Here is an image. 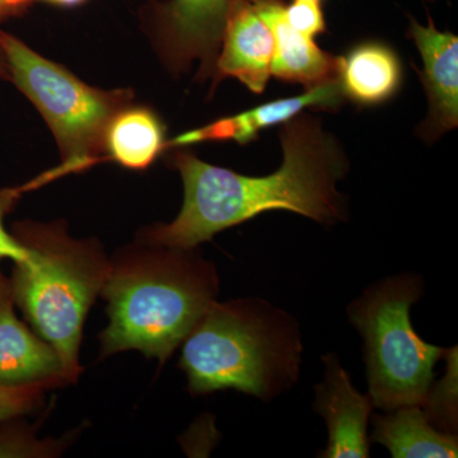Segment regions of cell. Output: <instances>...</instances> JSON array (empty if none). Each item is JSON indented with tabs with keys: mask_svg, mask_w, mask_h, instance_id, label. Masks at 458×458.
Masks as SVG:
<instances>
[{
	"mask_svg": "<svg viewBox=\"0 0 458 458\" xmlns=\"http://www.w3.org/2000/svg\"><path fill=\"white\" fill-rule=\"evenodd\" d=\"M282 165L267 176H245L177 150L171 165L183 183V204L170 223L144 229L138 242L197 249L219 232L262 213L285 210L322 225L348 216L337 182L348 174L349 159L321 120L302 113L282 123Z\"/></svg>",
	"mask_w": 458,
	"mask_h": 458,
	"instance_id": "1",
	"label": "cell"
},
{
	"mask_svg": "<svg viewBox=\"0 0 458 458\" xmlns=\"http://www.w3.org/2000/svg\"><path fill=\"white\" fill-rule=\"evenodd\" d=\"M218 293V270L197 249L126 247L110 259L101 292V358L137 351L165 364Z\"/></svg>",
	"mask_w": 458,
	"mask_h": 458,
	"instance_id": "2",
	"label": "cell"
},
{
	"mask_svg": "<svg viewBox=\"0 0 458 458\" xmlns=\"http://www.w3.org/2000/svg\"><path fill=\"white\" fill-rule=\"evenodd\" d=\"M181 346L195 396L236 390L267 403L297 382L302 364L297 319L260 298L214 301Z\"/></svg>",
	"mask_w": 458,
	"mask_h": 458,
	"instance_id": "3",
	"label": "cell"
},
{
	"mask_svg": "<svg viewBox=\"0 0 458 458\" xmlns=\"http://www.w3.org/2000/svg\"><path fill=\"white\" fill-rule=\"evenodd\" d=\"M14 232L32 258L16 264L13 302L35 333L55 349L65 384H74L83 370L84 322L104 289L110 259L98 241L69 236L63 223H20Z\"/></svg>",
	"mask_w": 458,
	"mask_h": 458,
	"instance_id": "4",
	"label": "cell"
},
{
	"mask_svg": "<svg viewBox=\"0 0 458 458\" xmlns=\"http://www.w3.org/2000/svg\"><path fill=\"white\" fill-rule=\"evenodd\" d=\"M424 294V280L403 273L379 280L348 307L349 321L363 339L369 394L375 408L393 411L421 406L434 382V367L448 349L415 333L410 310Z\"/></svg>",
	"mask_w": 458,
	"mask_h": 458,
	"instance_id": "5",
	"label": "cell"
},
{
	"mask_svg": "<svg viewBox=\"0 0 458 458\" xmlns=\"http://www.w3.org/2000/svg\"><path fill=\"white\" fill-rule=\"evenodd\" d=\"M0 49L12 82L40 111L53 131L65 174L104 161L108 125L114 114L131 104L132 93L90 87L11 33L0 31Z\"/></svg>",
	"mask_w": 458,
	"mask_h": 458,
	"instance_id": "6",
	"label": "cell"
},
{
	"mask_svg": "<svg viewBox=\"0 0 458 458\" xmlns=\"http://www.w3.org/2000/svg\"><path fill=\"white\" fill-rule=\"evenodd\" d=\"M241 2L255 0H167L158 8L156 47L172 73H185L198 62L199 77H213L225 23Z\"/></svg>",
	"mask_w": 458,
	"mask_h": 458,
	"instance_id": "7",
	"label": "cell"
},
{
	"mask_svg": "<svg viewBox=\"0 0 458 458\" xmlns=\"http://www.w3.org/2000/svg\"><path fill=\"white\" fill-rule=\"evenodd\" d=\"M322 361L324 381L315 386L313 410L327 423L328 441L318 457H369V423L375 408L372 400L352 386L336 354L328 352Z\"/></svg>",
	"mask_w": 458,
	"mask_h": 458,
	"instance_id": "8",
	"label": "cell"
},
{
	"mask_svg": "<svg viewBox=\"0 0 458 458\" xmlns=\"http://www.w3.org/2000/svg\"><path fill=\"white\" fill-rule=\"evenodd\" d=\"M408 38L420 53L423 71L418 72L429 104L420 135L434 141L458 125V38L439 31L432 17L427 26L410 17Z\"/></svg>",
	"mask_w": 458,
	"mask_h": 458,
	"instance_id": "9",
	"label": "cell"
},
{
	"mask_svg": "<svg viewBox=\"0 0 458 458\" xmlns=\"http://www.w3.org/2000/svg\"><path fill=\"white\" fill-rule=\"evenodd\" d=\"M345 102L336 78L307 89L295 98L274 99L260 106L243 111L233 116L223 117L212 123L183 132L167 146L188 147L213 140H234L249 144L271 126L282 125L306 110L337 111Z\"/></svg>",
	"mask_w": 458,
	"mask_h": 458,
	"instance_id": "10",
	"label": "cell"
},
{
	"mask_svg": "<svg viewBox=\"0 0 458 458\" xmlns=\"http://www.w3.org/2000/svg\"><path fill=\"white\" fill-rule=\"evenodd\" d=\"M274 38L254 2H241L225 23L216 65L214 86L223 78H236L247 89L260 95L271 77Z\"/></svg>",
	"mask_w": 458,
	"mask_h": 458,
	"instance_id": "11",
	"label": "cell"
},
{
	"mask_svg": "<svg viewBox=\"0 0 458 458\" xmlns=\"http://www.w3.org/2000/svg\"><path fill=\"white\" fill-rule=\"evenodd\" d=\"M254 7L273 33L271 77L303 84L306 89L336 78L337 56L318 47L315 38L289 26L283 0H255Z\"/></svg>",
	"mask_w": 458,
	"mask_h": 458,
	"instance_id": "12",
	"label": "cell"
},
{
	"mask_svg": "<svg viewBox=\"0 0 458 458\" xmlns=\"http://www.w3.org/2000/svg\"><path fill=\"white\" fill-rule=\"evenodd\" d=\"M13 303L0 309V386L64 385L55 349L18 319Z\"/></svg>",
	"mask_w": 458,
	"mask_h": 458,
	"instance_id": "13",
	"label": "cell"
},
{
	"mask_svg": "<svg viewBox=\"0 0 458 458\" xmlns=\"http://www.w3.org/2000/svg\"><path fill=\"white\" fill-rule=\"evenodd\" d=\"M336 80L345 99L358 106H378L399 92L403 65L390 45L360 42L337 56Z\"/></svg>",
	"mask_w": 458,
	"mask_h": 458,
	"instance_id": "14",
	"label": "cell"
},
{
	"mask_svg": "<svg viewBox=\"0 0 458 458\" xmlns=\"http://www.w3.org/2000/svg\"><path fill=\"white\" fill-rule=\"evenodd\" d=\"M373 415V432L369 442L378 443L394 458L457 457L456 434L437 429L421 406H403Z\"/></svg>",
	"mask_w": 458,
	"mask_h": 458,
	"instance_id": "15",
	"label": "cell"
},
{
	"mask_svg": "<svg viewBox=\"0 0 458 458\" xmlns=\"http://www.w3.org/2000/svg\"><path fill=\"white\" fill-rule=\"evenodd\" d=\"M167 146L164 123L147 107H123L114 114L105 137L106 158L129 170H146Z\"/></svg>",
	"mask_w": 458,
	"mask_h": 458,
	"instance_id": "16",
	"label": "cell"
},
{
	"mask_svg": "<svg viewBox=\"0 0 458 458\" xmlns=\"http://www.w3.org/2000/svg\"><path fill=\"white\" fill-rule=\"evenodd\" d=\"M447 375L432 385L421 409L437 429L456 433L457 429V348L448 349Z\"/></svg>",
	"mask_w": 458,
	"mask_h": 458,
	"instance_id": "17",
	"label": "cell"
},
{
	"mask_svg": "<svg viewBox=\"0 0 458 458\" xmlns=\"http://www.w3.org/2000/svg\"><path fill=\"white\" fill-rule=\"evenodd\" d=\"M41 182L40 177H38L31 182L17 188H0V259H9L16 264L31 260V251L14 234L9 233L5 229L4 218L13 209L22 194L41 186Z\"/></svg>",
	"mask_w": 458,
	"mask_h": 458,
	"instance_id": "18",
	"label": "cell"
},
{
	"mask_svg": "<svg viewBox=\"0 0 458 458\" xmlns=\"http://www.w3.org/2000/svg\"><path fill=\"white\" fill-rule=\"evenodd\" d=\"M63 448V441H42L23 428H12L0 432V457H53L62 452Z\"/></svg>",
	"mask_w": 458,
	"mask_h": 458,
	"instance_id": "19",
	"label": "cell"
},
{
	"mask_svg": "<svg viewBox=\"0 0 458 458\" xmlns=\"http://www.w3.org/2000/svg\"><path fill=\"white\" fill-rule=\"evenodd\" d=\"M54 386L36 384L21 387H2L0 386V423L13 420L30 414L38 409L44 400V394Z\"/></svg>",
	"mask_w": 458,
	"mask_h": 458,
	"instance_id": "20",
	"label": "cell"
},
{
	"mask_svg": "<svg viewBox=\"0 0 458 458\" xmlns=\"http://www.w3.org/2000/svg\"><path fill=\"white\" fill-rule=\"evenodd\" d=\"M286 22L295 31L315 38L327 31V20L319 0H293L285 4Z\"/></svg>",
	"mask_w": 458,
	"mask_h": 458,
	"instance_id": "21",
	"label": "cell"
},
{
	"mask_svg": "<svg viewBox=\"0 0 458 458\" xmlns=\"http://www.w3.org/2000/svg\"><path fill=\"white\" fill-rule=\"evenodd\" d=\"M22 9V0H0V22L16 16Z\"/></svg>",
	"mask_w": 458,
	"mask_h": 458,
	"instance_id": "22",
	"label": "cell"
},
{
	"mask_svg": "<svg viewBox=\"0 0 458 458\" xmlns=\"http://www.w3.org/2000/svg\"><path fill=\"white\" fill-rule=\"evenodd\" d=\"M9 301H13L12 297L11 282L5 280L3 276L2 271H0V309L4 306Z\"/></svg>",
	"mask_w": 458,
	"mask_h": 458,
	"instance_id": "23",
	"label": "cell"
},
{
	"mask_svg": "<svg viewBox=\"0 0 458 458\" xmlns=\"http://www.w3.org/2000/svg\"><path fill=\"white\" fill-rule=\"evenodd\" d=\"M33 2H47L60 5H75L80 4V3L84 2V0H22L23 7H27V5L31 4Z\"/></svg>",
	"mask_w": 458,
	"mask_h": 458,
	"instance_id": "24",
	"label": "cell"
},
{
	"mask_svg": "<svg viewBox=\"0 0 458 458\" xmlns=\"http://www.w3.org/2000/svg\"><path fill=\"white\" fill-rule=\"evenodd\" d=\"M0 78H2V80L11 81L7 60H5L4 54H3L2 49H0Z\"/></svg>",
	"mask_w": 458,
	"mask_h": 458,
	"instance_id": "25",
	"label": "cell"
},
{
	"mask_svg": "<svg viewBox=\"0 0 458 458\" xmlns=\"http://www.w3.org/2000/svg\"><path fill=\"white\" fill-rule=\"evenodd\" d=\"M423 2H426V3H434V2H437V0H423Z\"/></svg>",
	"mask_w": 458,
	"mask_h": 458,
	"instance_id": "26",
	"label": "cell"
},
{
	"mask_svg": "<svg viewBox=\"0 0 458 458\" xmlns=\"http://www.w3.org/2000/svg\"><path fill=\"white\" fill-rule=\"evenodd\" d=\"M319 2H322V0H319Z\"/></svg>",
	"mask_w": 458,
	"mask_h": 458,
	"instance_id": "27",
	"label": "cell"
}]
</instances>
